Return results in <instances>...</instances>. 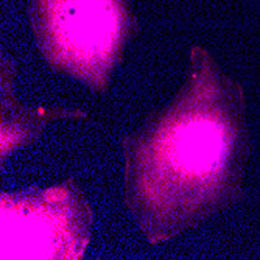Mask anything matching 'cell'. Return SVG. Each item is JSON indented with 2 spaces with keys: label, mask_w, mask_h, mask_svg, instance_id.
Segmentation results:
<instances>
[{
  "label": "cell",
  "mask_w": 260,
  "mask_h": 260,
  "mask_svg": "<svg viewBox=\"0 0 260 260\" xmlns=\"http://www.w3.org/2000/svg\"><path fill=\"white\" fill-rule=\"evenodd\" d=\"M38 20L49 55L97 80L120 49L125 14L120 0H38Z\"/></svg>",
  "instance_id": "7a4b0ae2"
},
{
  "label": "cell",
  "mask_w": 260,
  "mask_h": 260,
  "mask_svg": "<svg viewBox=\"0 0 260 260\" xmlns=\"http://www.w3.org/2000/svg\"><path fill=\"white\" fill-rule=\"evenodd\" d=\"M160 133L147 154V182L142 185H148V193L157 192L153 200L160 207L170 203L178 210L179 204L207 201L203 193L210 192L229 151L223 123L209 109H185L165 122Z\"/></svg>",
  "instance_id": "6da1fadb"
}]
</instances>
